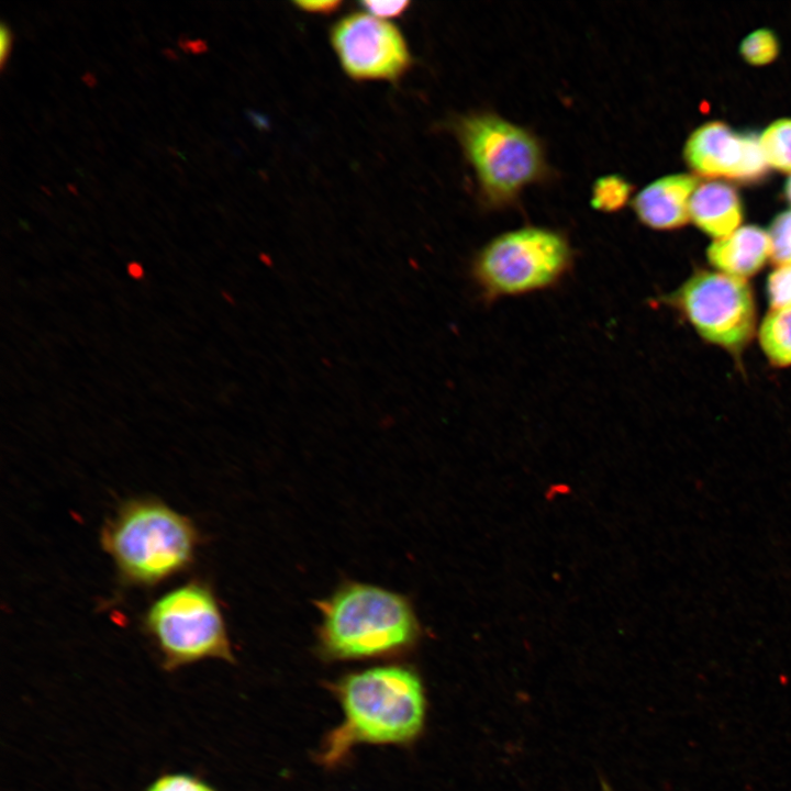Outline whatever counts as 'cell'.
I'll return each instance as SVG.
<instances>
[{
  "instance_id": "14",
  "label": "cell",
  "mask_w": 791,
  "mask_h": 791,
  "mask_svg": "<svg viewBox=\"0 0 791 791\" xmlns=\"http://www.w3.org/2000/svg\"><path fill=\"white\" fill-rule=\"evenodd\" d=\"M759 143L769 166L791 171V119L770 123L759 135Z\"/></svg>"
},
{
  "instance_id": "22",
  "label": "cell",
  "mask_w": 791,
  "mask_h": 791,
  "mask_svg": "<svg viewBox=\"0 0 791 791\" xmlns=\"http://www.w3.org/2000/svg\"><path fill=\"white\" fill-rule=\"evenodd\" d=\"M13 43V33L10 26L2 21L0 24V69L3 71L7 60L10 57Z\"/></svg>"
},
{
  "instance_id": "11",
  "label": "cell",
  "mask_w": 791,
  "mask_h": 791,
  "mask_svg": "<svg viewBox=\"0 0 791 791\" xmlns=\"http://www.w3.org/2000/svg\"><path fill=\"white\" fill-rule=\"evenodd\" d=\"M706 256L717 271L745 279L757 274L771 256L768 232L744 225L708 247Z\"/></svg>"
},
{
  "instance_id": "15",
  "label": "cell",
  "mask_w": 791,
  "mask_h": 791,
  "mask_svg": "<svg viewBox=\"0 0 791 791\" xmlns=\"http://www.w3.org/2000/svg\"><path fill=\"white\" fill-rule=\"evenodd\" d=\"M632 192V183L623 176H602L592 186L590 203L601 212H617L630 201Z\"/></svg>"
},
{
  "instance_id": "18",
  "label": "cell",
  "mask_w": 791,
  "mask_h": 791,
  "mask_svg": "<svg viewBox=\"0 0 791 791\" xmlns=\"http://www.w3.org/2000/svg\"><path fill=\"white\" fill-rule=\"evenodd\" d=\"M766 290L772 310L791 309V264L777 266L769 274Z\"/></svg>"
},
{
  "instance_id": "5",
  "label": "cell",
  "mask_w": 791,
  "mask_h": 791,
  "mask_svg": "<svg viewBox=\"0 0 791 791\" xmlns=\"http://www.w3.org/2000/svg\"><path fill=\"white\" fill-rule=\"evenodd\" d=\"M572 248L562 233L523 226L488 242L471 263V276L487 301L555 286L570 270Z\"/></svg>"
},
{
  "instance_id": "9",
  "label": "cell",
  "mask_w": 791,
  "mask_h": 791,
  "mask_svg": "<svg viewBox=\"0 0 791 791\" xmlns=\"http://www.w3.org/2000/svg\"><path fill=\"white\" fill-rule=\"evenodd\" d=\"M686 163L698 175L757 182L767 175L768 163L754 133H742L721 121L700 125L687 138Z\"/></svg>"
},
{
  "instance_id": "1",
  "label": "cell",
  "mask_w": 791,
  "mask_h": 791,
  "mask_svg": "<svg viewBox=\"0 0 791 791\" xmlns=\"http://www.w3.org/2000/svg\"><path fill=\"white\" fill-rule=\"evenodd\" d=\"M333 689L343 722L321 748L319 757L325 765L343 760L356 744H408L423 729L425 692L412 669L374 667L345 676Z\"/></svg>"
},
{
  "instance_id": "6",
  "label": "cell",
  "mask_w": 791,
  "mask_h": 791,
  "mask_svg": "<svg viewBox=\"0 0 791 791\" xmlns=\"http://www.w3.org/2000/svg\"><path fill=\"white\" fill-rule=\"evenodd\" d=\"M143 626L167 671L208 658L234 662L219 603L202 581H189L157 599L145 613Z\"/></svg>"
},
{
  "instance_id": "25",
  "label": "cell",
  "mask_w": 791,
  "mask_h": 791,
  "mask_svg": "<svg viewBox=\"0 0 791 791\" xmlns=\"http://www.w3.org/2000/svg\"><path fill=\"white\" fill-rule=\"evenodd\" d=\"M81 80H82L88 87H94L96 83H97V78H96L94 75H93L92 73H90V71H86V73L81 76Z\"/></svg>"
},
{
  "instance_id": "8",
  "label": "cell",
  "mask_w": 791,
  "mask_h": 791,
  "mask_svg": "<svg viewBox=\"0 0 791 791\" xmlns=\"http://www.w3.org/2000/svg\"><path fill=\"white\" fill-rule=\"evenodd\" d=\"M331 42L344 71L355 80H397L411 64L400 30L369 13L341 19L332 29Z\"/></svg>"
},
{
  "instance_id": "20",
  "label": "cell",
  "mask_w": 791,
  "mask_h": 791,
  "mask_svg": "<svg viewBox=\"0 0 791 791\" xmlns=\"http://www.w3.org/2000/svg\"><path fill=\"white\" fill-rule=\"evenodd\" d=\"M359 4L367 11V13L379 18L390 19L402 15L409 8V1H379V0H366L359 2Z\"/></svg>"
},
{
  "instance_id": "21",
  "label": "cell",
  "mask_w": 791,
  "mask_h": 791,
  "mask_svg": "<svg viewBox=\"0 0 791 791\" xmlns=\"http://www.w3.org/2000/svg\"><path fill=\"white\" fill-rule=\"evenodd\" d=\"M294 4L302 11L316 14H330L336 11L342 2L337 0L296 1Z\"/></svg>"
},
{
  "instance_id": "10",
  "label": "cell",
  "mask_w": 791,
  "mask_h": 791,
  "mask_svg": "<svg viewBox=\"0 0 791 791\" xmlns=\"http://www.w3.org/2000/svg\"><path fill=\"white\" fill-rule=\"evenodd\" d=\"M697 186V178L688 174L660 177L636 193L632 208L637 219L650 229H679L690 220L689 201Z\"/></svg>"
},
{
  "instance_id": "19",
  "label": "cell",
  "mask_w": 791,
  "mask_h": 791,
  "mask_svg": "<svg viewBox=\"0 0 791 791\" xmlns=\"http://www.w3.org/2000/svg\"><path fill=\"white\" fill-rule=\"evenodd\" d=\"M144 791H215L211 786L197 777L186 773L163 775L154 780Z\"/></svg>"
},
{
  "instance_id": "24",
  "label": "cell",
  "mask_w": 791,
  "mask_h": 791,
  "mask_svg": "<svg viewBox=\"0 0 791 791\" xmlns=\"http://www.w3.org/2000/svg\"><path fill=\"white\" fill-rule=\"evenodd\" d=\"M127 270L133 278H141L143 276V268L137 263H131L127 267Z\"/></svg>"
},
{
  "instance_id": "3",
  "label": "cell",
  "mask_w": 791,
  "mask_h": 791,
  "mask_svg": "<svg viewBox=\"0 0 791 791\" xmlns=\"http://www.w3.org/2000/svg\"><path fill=\"white\" fill-rule=\"evenodd\" d=\"M316 606L322 614L319 649L326 659L396 654L412 647L421 634L410 602L379 587L347 583Z\"/></svg>"
},
{
  "instance_id": "2",
  "label": "cell",
  "mask_w": 791,
  "mask_h": 791,
  "mask_svg": "<svg viewBox=\"0 0 791 791\" xmlns=\"http://www.w3.org/2000/svg\"><path fill=\"white\" fill-rule=\"evenodd\" d=\"M199 543L190 519L152 498L123 503L101 533V545L121 580L141 587L158 584L187 569Z\"/></svg>"
},
{
  "instance_id": "28",
  "label": "cell",
  "mask_w": 791,
  "mask_h": 791,
  "mask_svg": "<svg viewBox=\"0 0 791 791\" xmlns=\"http://www.w3.org/2000/svg\"><path fill=\"white\" fill-rule=\"evenodd\" d=\"M67 189H68L69 191H71L73 194H77V190H76V188H75L73 185L68 183V185H67Z\"/></svg>"
},
{
  "instance_id": "29",
  "label": "cell",
  "mask_w": 791,
  "mask_h": 791,
  "mask_svg": "<svg viewBox=\"0 0 791 791\" xmlns=\"http://www.w3.org/2000/svg\"><path fill=\"white\" fill-rule=\"evenodd\" d=\"M42 190L45 191L47 194H51V192L45 187H42Z\"/></svg>"
},
{
  "instance_id": "7",
  "label": "cell",
  "mask_w": 791,
  "mask_h": 791,
  "mask_svg": "<svg viewBox=\"0 0 791 791\" xmlns=\"http://www.w3.org/2000/svg\"><path fill=\"white\" fill-rule=\"evenodd\" d=\"M662 301L678 310L705 342L734 355L744 350L755 333L756 305L745 279L700 270Z\"/></svg>"
},
{
  "instance_id": "12",
  "label": "cell",
  "mask_w": 791,
  "mask_h": 791,
  "mask_svg": "<svg viewBox=\"0 0 791 791\" xmlns=\"http://www.w3.org/2000/svg\"><path fill=\"white\" fill-rule=\"evenodd\" d=\"M689 218L708 235L722 238L742 223L743 202L732 185L721 180L705 181L697 186L690 198Z\"/></svg>"
},
{
  "instance_id": "26",
  "label": "cell",
  "mask_w": 791,
  "mask_h": 791,
  "mask_svg": "<svg viewBox=\"0 0 791 791\" xmlns=\"http://www.w3.org/2000/svg\"><path fill=\"white\" fill-rule=\"evenodd\" d=\"M783 193H784L786 199L791 204V175L788 177V179L784 183Z\"/></svg>"
},
{
  "instance_id": "27",
  "label": "cell",
  "mask_w": 791,
  "mask_h": 791,
  "mask_svg": "<svg viewBox=\"0 0 791 791\" xmlns=\"http://www.w3.org/2000/svg\"><path fill=\"white\" fill-rule=\"evenodd\" d=\"M163 54H164L168 59H171V60L178 59L177 53H176L174 49H171V48H164V49H163Z\"/></svg>"
},
{
  "instance_id": "4",
  "label": "cell",
  "mask_w": 791,
  "mask_h": 791,
  "mask_svg": "<svg viewBox=\"0 0 791 791\" xmlns=\"http://www.w3.org/2000/svg\"><path fill=\"white\" fill-rule=\"evenodd\" d=\"M453 131L488 209L512 205L528 186L544 181L549 174L538 138L495 113L460 115L453 122Z\"/></svg>"
},
{
  "instance_id": "23",
  "label": "cell",
  "mask_w": 791,
  "mask_h": 791,
  "mask_svg": "<svg viewBox=\"0 0 791 791\" xmlns=\"http://www.w3.org/2000/svg\"><path fill=\"white\" fill-rule=\"evenodd\" d=\"M178 45L182 51L193 54H201L208 49L205 41L201 38L190 40L187 36H181L178 40Z\"/></svg>"
},
{
  "instance_id": "17",
  "label": "cell",
  "mask_w": 791,
  "mask_h": 791,
  "mask_svg": "<svg viewBox=\"0 0 791 791\" xmlns=\"http://www.w3.org/2000/svg\"><path fill=\"white\" fill-rule=\"evenodd\" d=\"M770 239V259L780 265L791 264V210L775 216L767 231Z\"/></svg>"
},
{
  "instance_id": "16",
  "label": "cell",
  "mask_w": 791,
  "mask_h": 791,
  "mask_svg": "<svg viewBox=\"0 0 791 791\" xmlns=\"http://www.w3.org/2000/svg\"><path fill=\"white\" fill-rule=\"evenodd\" d=\"M739 52L750 64H768L779 54V41L771 30L758 29L744 37L739 45Z\"/></svg>"
},
{
  "instance_id": "13",
  "label": "cell",
  "mask_w": 791,
  "mask_h": 791,
  "mask_svg": "<svg viewBox=\"0 0 791 791\" xmlns=\"http://www.w3.org/2000/svg\"><path fill=\"white\" fill-rule=\"evenodd\" d=\"M758 338L771 365L791 366V309H771L760 324Z\"/></svg>"
}]
</instances>
